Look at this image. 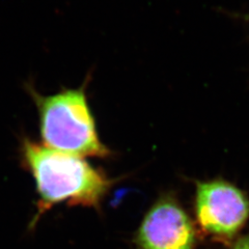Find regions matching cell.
Listing matches in <instances>:
<instances>
[{
  "label": "cell",
  "instance_id": "obj_5",
  "mask_svg": "<svg viewBox=\"0 0 249 249\" xmlns=\"http://www.w3.org/2000/svg\"><path fill=\"white\" fill-rule=\"evenodd\" d=\"M231 249H249V233L239 238L235 243H233Z\"/></svg>",
  "mask_w": 249,
  "mask_h": 249
},
{
  "label": "cell",
  "instance_id": "obj_2",
  "mask_svg": "<svg viewBox=\"0 0 249 249\" xmlns=\"http://www.w3.org/2000/svg\"><path fill=\"white\" fill-rule=\"evenodd\" d=\"M26 90L36 107L45 146L82 158L110 156V150L99 136L87 84L78 89L65 88L47 96L29 83Z\"/></svg>",
  "mask_w": 249,
  "mask_h": 249
},
{
  "label": "cell",
  "instance_id": "obj_4",
  "mask_svg": "<svg viewBox=\"0 0 249 249\" xmlns=\"http://www.w3.org/2000/svg\"><path fill=\"white\" fill-rule=\"evenodd\" d=\"M133 243L136 249H196V225L173 194H164L145 213Z\"/></svg>",
  "mask_w": 249,
  "mask_h": 249
},
{
  "label": "cell",
  "instance_id": "obj_1",
  "mask_svg": "<svg viewBox=\"0 0 249 249\" xmlns=\"http://www.w3.org/2000/svg\"><path fill=\"white\" fill-rule=\"evenodd\" d=\"M20 142L22 166L33 176L38 196L31 230L47 211L62 202L99 211L115 180L82 157L49 149L26 136Z\"/></svg>",
  "mask_w": 249,
  "mask_h": 249
},
{
  "label": "cell",
  "instance_id": "obj_3",
  "mask_svg": "<svg viewBox=\"0 0 249 249\" xmlns=\"http://www.w3.org/2000/svg\"><path fill=\"white\" fill-rule=\"evenodd\" d=\"M194 217L200 232L229 243L249 219V197L239 187L222 178L196 182Z\"/></svg>",
  "mask_w": 249,
  "mask_h": 249
}]
</instances>
